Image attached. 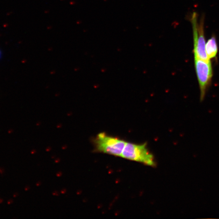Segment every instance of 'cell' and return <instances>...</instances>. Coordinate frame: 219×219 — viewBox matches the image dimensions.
<instances>
[{"mask_svg": "<svg viewBox=\"0 0 219 219\" xmlns=\"http://www.w3.org/2000/svg\"><path fill=\"white\" fill-rule=\"evenodd\" d=\"M12 202L13 200H11V199H10V200H8V205H10L11 204V203H12Z\"/></svg>", "mask_w": 219, "mask_h": 219, "instance_id": "6", "label": "cell"}, {"mask_svg": "<svg viewBox=\"0 0 219 219\" xmlns=\"http://www.w3.org/2000/svg\"><path fill=\"white\" fill-rule=\"evenodd\" d=\"M94 143L97 151L122 157L127 142L119 138L108 136L105 133H101L96 136Z\"/></svg>", "mask_w": 219, "mask_h": 219, "instance_id": "1", "label": "cell"}, {"mask_svg": "<svg viewBox=\"0 0 219 219\" xmlns=\"http://www.w3.org/2000/svg\"><path fill=\"white\" fill-rule=\"evenodd\" d=\"M0 172L1 173H3V171H2V170L0 169Z\"/></svg>", "mask_w": 219, "mask_h": 219, "instance_id": "8", "label": "cell"}, {"mask_svg": "<svg viewBox=\"0 0 219 219\" xmlns=\"http://www.w3.org/2000/svg\"><path fill=\"white\" fill-rule=\"evenodd\" d=\"M3 201V199H0V204L2 203Z\"/></svg>", "mask_w": 219, "mask_h": 219, "instance_id": "7", "label": "cell"}, {"mask_svg": "<svg viewBox=\"0 0 219 219\" xmlns=\"http://www.w3.org/2000/svg\"><path fill=\"white\" fill-rule=\"evenodd\" d=\"M194 63L200 87V100H203L212 78V67L210 60L206 61L194 58Z\"/></svg>", "mask_w": 219, "mask_h": 219, "instance_id": "4", "label": "cell"}, {"mask_svg": "<svg viewBox=\"0 0 219 219\" xmlns=\"http://www.w3.org/2000/svg\"><path fill=\"white\" fill-rule=\"evenodd\" d=\"M206 51L207 56L210 59L216 57L218 52L217 43L214 36L208 39L206 44Z\"/></svg>", "mask_w": 219, "mask_h": 219, "instance_id": "5", "label": "cell"}, {"mask_svg": "<svg viewBox=\"0 0 219 219\" xmlns=\"http://www.w3.org/2000/svg\"><path fill=\"white\" fill-rule=\"evenodd\" d=\"M1 52H0V57H1Z\"/></svg>", "mask_w": 219, "mask_h": 219, "instance_id": "9", "label": "cell"}, {"mask_svg": "<svg viewBox=\"0 0 219 219\" xmlns=\"http://www.w3.org/2000/svg\"><path fill=\"white\" fill-rule=\"evenodd\" d=\"M122 157L125 159L140 162L148 166H154L156 162L153 155L150 153L146 144H137L127 143L122 152Z\"/></svg>", "mask_w": 219, "mask_h": 219, "instance_id": "2", "label": "cell"}, {"mask_svg": "<svg viewBox=\"0 0 219 219\" xmlns=\"http://www.w3.org/2000/svg\"><path fill=\"white\" fill-rule=\"evenodd\" d=\"M198 15L193 13L191 17V23L193 26V42L194 58L208 61L210 59L207 56L206 51V42L204 31V17L200 20V24L198 23Z\"/></svg>", "mask_w": 219, "mask_h": 219, "instance_id": "3", "label": "cell"}]
</instances>
